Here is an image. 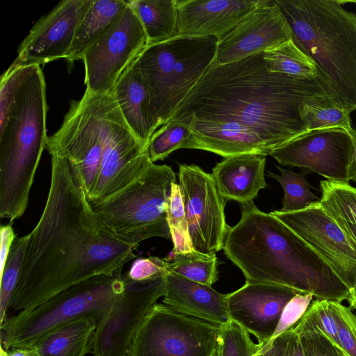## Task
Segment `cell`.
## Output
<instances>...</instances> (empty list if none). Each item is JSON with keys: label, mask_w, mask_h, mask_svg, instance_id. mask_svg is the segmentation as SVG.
Returning a JSON list of instances; mask_svg holds the SVG:
<instances>
[{"label": "cell", "mask_w": 356, "mask_h": 356, "mask_svg": "<svg viewBox=\"0 0 356 356\" xmlns=\"http://www.w3.org/2000/svg\"><path fill=\"white\" fill-rule=\"evenodd\" d=\"M327 97L332 96L320 76L271 72L261 52L213 64L170 120L216 134L235 154L268 156L308 132L300 116L304 103Z\"/></svg>", "instance_id": "obj_1"}, {"label": "cell", "mask_w": 356, "mask_h": 356, "mask_svg": "<svg viewBox=\"0 0 356 356\" xmlns=\"http://www.w3.org/2000/svg\"><path fill=\"white\" fill-rule=\"evenodd\" d=\"M51 156L45 207L27 235L9 309L29 312L92 277L112 274L136 257V246L113 234L95 215L65 158Z\"/></svg>", "instance_id": "obj_2"}, {"label": "cell", "mask_w": 356, "mask_h": 356, "mask_svg": "<svg viewBox=\"0 0 356 356\" xmlns=\"http://www.w3.org/2000/svg\"><path fill=\"white\" fill-rule=\"evenodd\" d=\"M241 205V219L229 227L223 250L246 282L286 286L318 300H347L349 289L305 241L253 201Z\"/></svg>", "instance_id": "obj_3"}, {"label": "cell", "mask_w": 356, "mask_h": 356, "mask_svg": "<svg viewBox=\"0 0 356 356\" xmlns=\"http://www.w3.org/2000/svg\"><path fill=\"white\" fill-rule=\"evenodd\" d=\"M46 85L39 65H10L0 81V216L25 212L48 136Z\"/></svg>", "instance_id": "obj_4"}, {"label": "cell", "mask_w": 356, "mask_h": 356, "mask_svg": "<svg viewBox=\"0 0 356 356\" xmlns=\"http://www.w3.org/2000/svg\"><path fill=\"white\" fill-rule=\"evenodd\" d=\"M333 99L356 111V14L339 0H273Z\"/></svg>", "instance_id": "obj_5"}, {"label": "cell", "mask_w": 356, "mask_h": 356, "mask_svg": "<svg viewBox=\"0 0 356 356\" xmlns=\"http://www.w3.org/2000/svg\"><path fill=\"white\" fill-rule=\"evenodd\" d=\"M219 39L177 35L147 45L135 60L147 89L154 133L213 64Z\"/></svg>", "instance_id": "obj_6"}, {"label": "cell", "mask_w": 356, "mask_h": 356, "mask_svg": "<svg viewBox=\"0 0 356 356\" xmlns=\"http://www.w3.org/2000/svg\"><path fill=\"white\" fill-rule=\"evenodd\" d=\"M122 268L76 284L29 312L7 316L1 324V349L30 347L49 331L79 318H91L97 327L130 280Z\"/></svg>", "instance_id": "obj_7"}, {"label": "cell", "mask_w": 356, "mask_h": 356, "mask_svg": "<svg viewBox=\"0 0 356 356\" xmlns=\"http://www.w3.org/2000/svg\"><path fill=\"white\" fill-rule=\"evenodd\" d=\"M176 175L167 165L150 162L127 186L91 205L102 223L122 241L138 247L152 237L170 238L167 210Z\"/></svg>", "instance_id": "obj_8"}, {"label": "cell", "mask_w": 356, "mask_h": 356, "mask_svg": "<svg viewBox=\"0 0 356 356\" xmlns=\"http://www.w3.org/2000/svg\"><path fill=\"white\" fill-rule=\"evenodd\" d=\"M45 149L67 159L88 202L98 179L103 152L102 94L86 90L70 102L60 128L48 136Z\"/></svg>", "instance_id": "obj_9"}, {"label": "cell", "mask_w": 356, "mask_h": 356, "mask_svg": "<svg viewBox=\"0 0 356 356\" xmlns=\"http://www.w3.org/2000/svg\"><path fill=\"white\" fill-rule=\"evenodd\" d=\"M218 334V326L156 303L134 336L128 356H216Z\"/></svg>", "instance_id": "obj_10"}, {"label": "cell", "mask_w": 356, "mask_h": 356, "mask_svg": "<svg viewBox=\"0 0 356 356\" xmlns=\"http://www.w3.org/2000/svg\"><path fill=\"white\" fill-rule=\"evenodd\" d=\"M103 152L90 205L136 180L151 162L147 150L125 122L112 90L102 94Z\"/></svg>", "instance_id": "obj_11"}, {"label": "cell", "mask_w": 356, "mask_h": 356, "mask_svg": "<svg viewBox=\"0 0 356 356\" xmlns=\"http://www.w3.org/2000/svg\"><path fill=\"white\" fill-rule=\"evenodd\" d=\"M147 44L143 26L127 4L110 28L83 54L86 90L92 94L111 92Z\"/></svg>", "instance_id": "obj_12"}, {"label": "cell", "mask_w": 356, "mask_h": 356, "mask_svg": "<svg viewBox=\"0 0 356 356\" xmlns=\"http://www.w3.org/2000/svg\"><path fill=\"white\" fill-rule=\"evenodd\" d=\"M166 275L143 281L130 278L126 289L93 334L92 356H128L142 323L165 295Z\"/></svg>", "instance_id": "obj_13"}, {"label": "cell", "mask_w": 356, "mask_h": 356, "mask_svg": "<svg viewBox=\"0 0 356 356\" xmlns=\"http://www.w3.org/2000/svg\"><path fill=\"white\" fill-rule=\"evenodd\" d=\"M178 178L194 249L204 254L216 253L223 249L229 229L225 215L226 200L211 174L196 165H179Z\"/></svg>", "instance_id": "obj_14"}, {"label": "cell", "mask_w": 356, "mask_h": 356, "mask_svg": "<svg viewBox=\"0 0 356 356\" xmlns=\"http://www.w3.org/2000/svg\"><path fill=\"white\" fill-rule=\"evenodd\" d=\"M305 241L349 289L356 282V242L324 211L320 201L293 212H270Z\"/></svg>", "instance_id": "obj_15"}, {"label": "cell", "mask_w": 356, "mask_h": 356, "mask_svg": "<svg viewBox=\"0 0 356 356\" xmlns=\"http://www.w3.org/2000/svg\"><path fill=\"white\" fill-rule=\"evenodd\" d=\"M350 134L341 129L308 131L273 149L270 156L285 166L316 172L334 182L349 183Z\"/></svg>", "instance_id": "obj_16"}, {"label": "cell", "mask_w": 356, "mask_h": 356, "mask_svg": "<svg viewBox=\"0 0 356 356\" xmlns=\"http://www.w3.org/2000/svg\"><path fill=\"white\" fill-rule=\"evenodd\" d=\"M92 0H64L37 21L19 47L14 66L65 58L78 26Z\"/></svg>", "instance_id": "obj_17"}, {"label": "cell", "mask_w": 356, "mask_h": 356, "mask_svg": "<svg viewBox=\"0 0 356 356\" xmlns=\"http://www.w3.org/2000/svg\"><path fill=\"white\" fill-rule=\"evenodd\" d=\"M292 40L285 17L273 0L219 39L215 65H225L276 48Z\"/></svg>", "instance_id": "obj_18"}, {"label": "cell", "mask_w": 356, "mask_h": 356, "mask_svg": "<svg viewBox=\"0 0 356 356\" xmlns=\"http://www.w3.org/2000/svg\"><path fill=\"white\" fill-rule=\"evenodd\" d=\"M298 293L277 284L246 282L227 294L228 314L262 347L273 337L284 308Z\"/></svg>", "instance_id": "obj_19"}, {"label": "cell", "mask_w": 356, "mask_h": 356, "mask_svg": "<svg viewBox=\"0 0 356 356\" xmlns=\"http://www.w3.org/2000/svg\"><path fill=\"white\" fill-rule=\"evenodd\" d=\"M270 0H177V35L218 39Z\"/></svg>", "instance_id": "obj_20"}, {"label": "cell", "mask_w": 356, "mask_h": 356, "mask_svg": "<svg viewBox=\"0 0 356 356\" xmlns=\"http://www.w3.org/2000/svg\"><path fill=\"white\" fill-rule=\"evenodd\" d=\"M163 298V304L171 309L217 326L231 320L227 294L170 271L166 275V290Z\"/></svg>", "instance_id": "obj_21"}, {"label": "cell", "mask_w": 356, "mask_h": 356, "mask_svg": "<svg viewBox=\"0 0 356 356\" xmlns=\"http://www.w3.org/2000/svg\"><path fill=\"white\" fill-rule=\"evenodd\" d=\"M266 156L244 154L225 157L213 168L215 184L225 200L240 204L253 201L267 184Z\"/></svg>", "instance_id": "obj_22"}, {"label": "cell", "mask_w": 356, "mask_h": 356, "mask_svg": "<svg viewBox=\"0 0 356 356\" xmlns=\"http://www.w3.org/2000/svg\"><path fill=\"white\" fill-rule=\"evenodd\" d=\"M112 92L131 130L145 148L154 134L147 87L134 60L122 73Z\"/></svg>", "instance_id": "obj_23"}, {"label": "cell", "mask_w": 356, "mask_h": 356, "mask_svg": "<svg viewBox=\"0 0 356 356\" xmlns=\"http://www.w3.org/2000/svg\"><path fill=\"white\" fill-rule=\"evenodd\" d=\"M96 328L91 318H76L49 331L30 347L38 356H86L92 353Z\"/></svg>", "instance_id": "obj_24"}, {"label": "cell", "mask_w": 356, "mask_h": 356, "mask_svg": "<svg viewBox=\"0 0 356 356\" xmlns=\"http://www.w3.org/2000/svg\"><path fill=\"white\" fill-rule=\"evenodd\" d=\"M127 5L123 0H92L65 59L71 64L82 60L85 51L110 28Z\"/></svg>", "instance_id": "obj_25"}, {"label": "cell", "mask_w": 356, "mask_h": 356, "mask_svg": "<svg viewBox=\"0 0 356 356\" xmlns=\"http://www.w3.org/2000/svg\"><path fill=\"white\" fill-rule=\"evenodd\" d=\"M127 4L136 13L146 33L148 44L177 36V0H130Z\"/></svg>", "instance_id": "obj_26"}, {"label": "cell", "mask_w": 356, "mask_h": 356, "mask_svg": "<svg viewBox=\"0 0 356 356\" xmlns=\"http://www.w3.org/2000/svg\"><path fill=\"white\" fill-rule=\"evenodd\" d=\"M350 113L332 97L307 102L300 107V116L308 131L341 129L350 134L353 128Z\"/></svg>", "instance_id": "obj_27"}, {"label": "cell", "mask_w": 356, "mask_h": 356, "mask_svg": "<svg viewBox=\"0 0 356 356\" xmlns=\"http://www.w3.org/2000/svg\"><path fill=\"white\" fill-rule=\"evenodd\" d=\"M168 271L191 281L211 286L218 280L216 253L204 254L196 250L185 254L170 252L165 258Z\"/></svg>", "instance_id": "obj_28"}, {"label": "cell", "mask_w": 356, "mask_h": 356, "mask_svg": "<svg viewBox=\"0 0 356 356\" xmlns=\"http://www.w3.org/2000/svg\"><path fill=\"white\" fill-rule=\"evenodd\" d=\"M263 57L271 72L305 79L319 76L315 63L293 40L263 52Z\"/></svg>", "instance_id": "obj_29"}, {"label": "cell", "mask_w": 356, "mask_h": 356, "mask_svg": "<svg viewBox=\"0 0 356 356\" xmlns=\"http://www.w3.org/2000/svg\"><path fill=\"white\" fill-rule=\"evenodd\" d=\"M280 175L268 171V176L277 181L284 190L282 207L278 210L282 213L293 212L302 210L312 203L320 201L321 197L316 195L311 190L312 186L308 182L306 176L310 172L302 170L301 172H294L275 165Z\"/></svg>", "instance_id": "obj_30"}, {"label": "cell", "mask_w": 356, "mask_h": 356, "mask_svg": "<svg viewBox=\"0 0 356 356\" xmlns=\"http://www.w3.org/2000/svg\"><path fill=\"white\" fill-rule=\"evenodd\" d=\"M320 190V202L330 217L356 225V187L349 183L322 180Z\"/></svg>", "instance_id": "obj_31"}, {"label": "cell", "mask_w": 356, "mask_h": 356, "mask_svg": "<svg viewBox=\"0 0 356 356\" xmlns=\"http://www.w3.org/2000/svg\"><path fill=\"white\" fill-rule=\"evenodd\" d=\"M27 243V235L13 240L4 264L1 270L0 284V324L7 317L10 302L17 284Z\"/></svg>", "instance_id": "obj_32"}, {"label": "cell", "mask_w": 356, "mask_h": 356, "mask_svg": "<svg viewBox=\"0 0 356 356\" xmlns=\"http://www.w3.org/2000/svg\"><path fill=\"white\" fill-rule=\"evenodd\" d=\"M167 220L173 242L174 254H185L195 250L189 235L181 188L177 182L171 186L167 210Z\"/></svg>", "instance_id": "obj_33"}, {"label": "cell", "mask_w": 356, "mask_h": 356, "mask_svg": "<svg viewBox=\"0 0 356 356\" xmlns=\"http://www.w3.org/2000/svg\"><path fill=\"white\" fill-rule=\"evenodd\" d=\"M191 134L190 127L180 122L170 120L152 136L146 150L150 161L163 160L172 152L181 148Z\"/></svg>", "instance_id": "obj_34"}, {"label": "cell", "mask_w": 356, "mask_h": 356, "mask_svg": "<svg viewBox=\"0 0 356 356\" xmlns=\"http://www.w3.org/2000/svg\"><path fill=\"white\" fill-rule=\"evenodd\" d=\"M259 348L236 322L230 320L218 326L216 356H254Z\"/></svg>", "instance_id": "obj_35"}, {"label": "cell", "mask_w": 356, "mask_h": 356, "mask_svg": "<svg viewBox=\"0 0 356 356\" xmlns=\"http://www.w3.org/2000/svg\"><path fill=\"white\" fill-rule=\"evenodd\" d=\"M305 356H345L305 313L295 325Z\"/></svg>", "instance_id": "obj_36"}, {"label": "cell", "mask_w": 356, "mask_h": 356, "mask_svg": "<svg viewBox=\"0 0 356 356\" xmlns=\"http://www.w3.org/2000/svg\"><path fill=\"white\" fill-rule=\"evenodd\" d=\"M338 326L339 348L345 356H356V314L340 302L330 300Z\"/></svg>", "instance_id": "obj_37"}, {"label": "cell", "mask_w": 356, "mask_h": 356, "mask_svg": "<svg viewBox=\"0 0 356 356\" xmlns=\"http://www.w3.org/2000/svg\"><path fill=\"white\" fill-rule=\"evenodd\" d=\"M260 347V346H259ZM254 356H305L295 325L259 348Z\"/></svg>", "instance_id": "obj_38"}, {"label": "cell", "mask_w": 356, "mask_h": 356, "mask_svg": "<svg viewBox=\"0 0 356 356\" xmlns=\"http://www.w3.org/2000/svg\"><path fill=\"white\" fill-rule=\"evenodd\" d=\"M305 314L312 319L318 329L338 348V326L330 300L312 301Z\"/></svg>", "instance_id": "obj_39"}, {"label": "cell", "mask_w": 356, "mask_h": 356, "mask_svg": "<svg viewBox=\"0 0 356 356\" xmlns=\"http://www.w3.org/2000/svg\"><path fill=\"white\" fill-rule=\"evenodd\" d=\"M313 297L310 293H298L286 304L270 340L287 331L298 323L312 303Z\"/></svg>", "instance_id": "obj_40"}, {"label": "cell", "mask_w": 356, "mask_h": 356, "mask_svg": "<svg viewBox=\"0 0 356 356\" xmlns=\"http://www.w3.org/2000/svg\"><path fill=\"white\" fill-rule=\"evenodd\" d=\"M168 272L165 259L154 256L136 259L127 273L133 280L143 281L165 275Z\"/></svg>", "instance_id": "obj_41"}, {"label": "cell", "mask_w": 356, "mask_h": 356, "mask_svg": "<svg viewBox=\"0 0 356 356\" xmlns=\"http://www.w3.org/2000/svg\"><path fill=\"white\" fill-rule=\"evenodd\" d=\"M1 270L3 268L6 262L10 247L16 238L13 229L10 225H2L1 227Z\"/></svg>", "instance_id": "obj_42"}, {"label": "cell", "mask_w": 356, "mask_h": 356, "mask_svg": "<svg viewBox=\"0 0 356 356\" xmlns=\"http://www.w3.org/2000/svg\"><path fill=\"white\" fill-rule=\"evenodd\" d=\"M352 139V154L349 165L348 177L350 181L356 182V126L350 133Z\"/></svg>", "instance_id": "obj_43"}, {"label": "cell", "mask_w": 356, "mask_h": 356, "mask_svg": "<svg viewBox=\"0 0 356 356\" xmlns=\"http://www.w3.org/2000/svg\"><path fill=\"white\" fill-rule=\"evenodd\" d=\"M1 356H38L32 347L13 348L8 350L1 349Z\"/></svg>", "instance_id": "obj_44"}, {"label": "cell", "mask_w": 356, "mask_h": 356, "mask_svg": "<svg viewBox=\"0 0 356 356\" xmlns=\"http://www.w3.org/2000/svg\"><path fill=\"white\" fill-rule=\"evenodd\" d=\"M341 229L347 234L352 240L356 242V225L347 222L344 220L339 219H333Z\"/></svg>", "instance_id": "obj_45"}, {"label": "cell", "mask_w": 356, "mask_h": 356, "mask_svg": "<svg viewBox=\"0 0 356 356\" xmlns=\"http://www.w3.org/2000/svg\"><path fill=\"white\" fill-rule=\"evenodd\" d=\"M347 300L349 302V307L350 309H356V282L349 290V295Z\"/></svg>", "instance_id": "obj_46"}, {"label": "cell", "mask_w": 356, "mask_h": 356, "mask_svg": "<svg viewBox=\"0 0 356 356\" xmlns=\"http://www.w3.org/2000/svg\"><path fill=\"white\" fill-rule=\"evenodd\" d=\"M339 3H341L342 5L346 3H356V0H348V1H341V0H339Z\"/></svg>", "instance_id": "obj_47"}]
</instances>
